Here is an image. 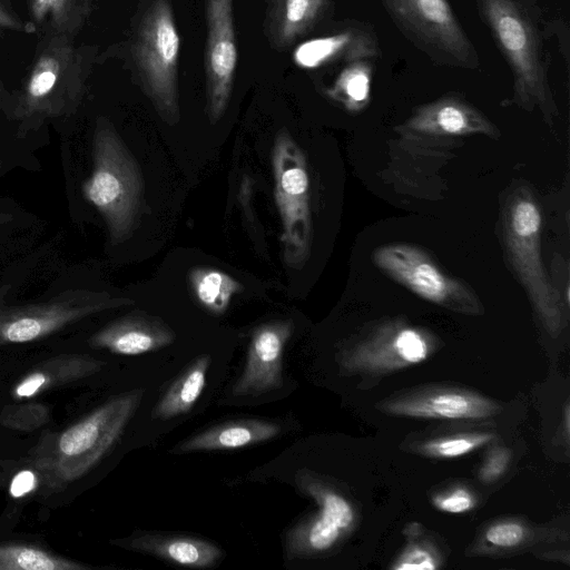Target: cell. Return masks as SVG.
I'll return each instance as SVG.
<instances>
[{"label":"cell","instance_id":"obj_1","mask_svg":"<svg viewBox=\"0 0 570 570\" xmlns=\"http://www.w3.org/2000/svg\"><path fill=\"white\" fill-rule=\"evenodd\" d=\"M481 20L489 28L513 76V101L538 108L547 121L558 114L549 83L550 57L544 41L543 16L535 0H476Z\"/></svg>","mask_w":570,"mask_h":570},{"label":"cell","instance_id":"obj_2","mask_svg":"<svg viewBox=\"0 0 570 570\" xmlns=\"http://www.w3.org/2000/svg\"><path fill=\"white\" fill-rule=\"evenodd\" d=\"M142 396V389L114 395L40 445L33 464L43 473L47 488L61 490L96 466L120 439Z\"/></svg>","mask_w":570,"mask_h":570},{"label":"cell","instance_id":"obj_3","mask_svg":"<svg viewBox=\"0 0 570 570\" xmlns=\"http://www.w3.org/2000/svg\"><path fill=\"white\" fill-rule=\"evenodd\" d=\"M97 51V46L77 45L69 36H43L12 104L16 118L37 120L73 111L85 94Z\"/></svg>","mask_w":570,"mask_h":570},{"label":"cell","instance_id":"obj_4","mask_svg":"<svg viewBox=\"0 0 570 570\" xmlns=\"http://www.w3.org/2000/svg\"><path fill=\"white\" fill-rule=\"evenodd\" d=\"M82 194L104 218L112 245L132 233L141 210L139 167L112 124L100 117L92 138V169Z\"/></svg>","mask_w":570,"mask_h":570},{"label":"cell","instance_id":"obj_5","mask_svg":"<svg viewBox=\"0 0 570 570\" xmlns=\"http://www.w3.org/2000/svg\"><path fill=\"white\" fill-rule=\"evenodd\" d=\"M180 37L168 0H154L136 30L131 58L140 83L164 121L179 118L177 66Z\"/></svg>","mask_w":570,"mask_h":570},{"label":"cell","instance_id":"obj_6","mask_svg":"<svg viewBox=\"0 0 570 570\" xmlns=\"http://www.w3.org/2000/svg\"><path fill=\"white\" fill-rule=\"evenodd\" d=\"M402 35L434 63L476 69L478 52L448 0H380Z\"/></svg>","mask_w":570,"mask_h":570},{"label":"cell","instance_id":"obj_7","mask_svg":"<svg viewBox=\"0 0 570 570\" xmlns=\"http://www.w3.org/2000/svg\"><path fill=\"white\" fill-rule=\"evenodd\" d=\"M541 213L531 197L522 193L510 200L503 218L509 258L546 328L557 333L564 324V309L541 262Z\"/></svg>","mask_w":570,"mask_h":570},{"label":"cell","instance_id":"obj_8","mask_svg":"<svg viewBox=\"0 0 570 570\" xmlns=\"http://www.w3.org/2000/svg\"><path fill=\"white\" fill-rule=\"evenodd\" d=\"M272 164L283 226L284 261L292 268H301L309 256L312 243L309 179L305 156L285 129L276 135Z\"/></svg>","mask_w":570,"mask_h":570},{"label":"cell","instance_id":"obj_9","mask_svg":"<svg viewBox=\"0 0 570 570\" xmlns=\"http://www.w3.org/2000/svg\"><path fill=\"white\" fill-rule=\"evenodd\" d=\"M131 304L130 298L87 289H68L41 303L0 304V345L39 341L94 314Z\"/></svg>","mask_w":570,"mask_h":570},{"label":"cell","instance_id":"obj_10","mask_svg":"<svg viewBox=\"0 0 570 570\" xmlns=\"http://www.w3.org/2000/svg\"><path fill=\"white\" fill-rule=\"evenodd\" d=\"M372 258L381 271L421 298L460 313H481L482 305L474 292L446 275L419 247L389 244L376 248Z\"/></svg>","mask_w":570,"mask_h":570},{"label":"cell","instance_id":"obj_11","mask_svg":"<svg viewBox=\"0 0 570 570\" xmlns=\"http://www.w3.org/2000/svg\"><path fill=\"white\" fill-rule=\"evenodd\" d=\"M295 482L301 491L315 500L318 511L287 531L286 560L309 558L332 550L356 521V512L350 500L317 474L299 470Z\"/></svg>","mask_w":570,"mask_h":570},{"label":"cell","instance_id":"obj_12","mask_svg":"<svg viewBox=\"0 0 570 570\" xmlns=\"http://www.w3.org/2000/svg\"><path fill=\"white\" fill-rule=\"evenodd\" d=\"M434 346L428 332L391 322L347 347L340 357V366L348 374H386L424 362Z\"/></svg>","mask_w":570,"mask_h":570},{"label":"cell","instance_id":"obj_13","mask_svg":"<svg viewBox=\"0 0 570 570\" xmlns=\"http://www.w3.org/2000/svg\"><path fill=\"white\" fill-rule=\"evenodd\" d=\"M206 22L207 112L216 122L228 106L237 65L233 0H206Z\"/></svg>","mask_w":570,"mask_h":570},{"label":"cell","instance_id":"obj_14","mask_svg":"<svg viewBox=\"0 0 570 570\" xmlns=\"http://www.w3.org/2000/svg\"><path fill=\"white\" fill-rule=\"evenodd\" d=\"M381 411L404 417L435 420H484L501 410L491 399L476 392L432 386L412 390L382 401Z\"/></svg>","mask_w":570,"mask_h":570},{"label":"cell","instance_id":"obj_15","mask_svg":"<svg viewBox=\"0 0 570 570\" xmlns=\"http://www.w3.org/2000/svg\"><path fill=\"white\" fill-rule=\"evenodd\" d=\"M293 332L292 320L271 321L253 331L244 370L230 389L233 396H258L283 385V352Z\"/></svg>","mask_w":570,"mask_h":570},{"label":"cell","instance_id":"obj_16","mask_svg":"<svg viewBox=\"0 0 570 570\" xmlns=\"http://www.w3.org/2000/svg\"><path fill=\"white\" fill-rule=\"evenodd\" d=\"M401 134L415 141L492 135L495 127L475 107L456 96H444L419 107L401 126Z\"/></svg>","mask_w":570,"mask_h":570},{"label":"cell","instance_id":"obj_17","mask_svg":"<svg viewBox=\"0 0 570 570\" xmlns=\"http://www.w3.org/2000/svg\"><path fill=\"white\" fill-rule=\"evenodd\" d=\"M176 334L163 320L134 312L110 322L88 340L92 348L119 355H140L170 345Z\"/></svg>","mask_w":570,"mask_h":570},{"label":"cell","instance_id":"obj_18","mask_svg":"<svg viewBox=\"0 0 570 570\" xmlns=\"http://www.w3.org/2000/svg\"><path fill=\"white\" fill-rule=\"evenodd\" d=\"M112 544L193 569L215 567L224 556L223 550L210 541L175 533L136 531Z\"/></svg>","mask_w":570,"mask_h":570},{"label":"cell","instance_id":"obj_19","mask_svg":"<svg viewBox=\"0 0 570 570\" xmlns=\"http://www.w3.org/2000/svg\"><path fill=\"white\" fill-rule=\"evenodd\" d=\"M106 363L87 354H60L29 370L12 387L16 400H30L52 389L91 376Z\"/></svg>","mask_w":570,"mask_h":570},{"label":"cell","instance_id":"obj_20","mask_svg":"<svg viewBox=\"0 0 570 570\" xmlns=\"http://www.w3.org/2000/svg\"><path fill=\"white\" fill-rule=\"evenodd\" d=\"M282 428L261 419H243L214 425L178 443L173 452L232 450L258 444L276 438Z\"/></svg>","mask_w":570,"mask_h":570},{"label":"cell","instance_id":"obj_21","mask_svg":"<svg viewBox=\"0 0 570 570\" xmlns=\"http://www.w3.org/2000/svg\"><path fill=\"white\" fill-rule=\"evenodd\" d=\"M376 52L375 39L363 30H355L304 42L295 49L293 58L302 68H315L338 57L353 61L368 59Z\"/></svg>","mask_w":570,"mask_h":570},{"label":"cell","instance_id":"obj_22","mask_svg":"<svg viewBox=\"0 0 570 570\" xmlns=\"http://www.w3.org/2000/svg\"><path fill=\"white\" fill-rule=\"evenodd\" d=\"M94 0H29L30 23L43 36L76 38L92 10Z\"/></svg>","mask_w":570,"mask_h":570},{"label":"cell","instance_id":"obj_23","mask_svg":"<svg viewBox=\"0 0 570 570\" xmlns=\"http://www.w3.org/2000/svg\"><path fill=\"white\" fill-rule=\"evenodd\" d=\"M210 362L212 357L208 354L196 357L154 406L151 417L169 420L188 413L203 393Z\"/></svg>","mask_w":570,"mask_h":570},{"label":"cell","instance_id":"obj_24","mask_svg":"<svg viewBox=\"0 0 570 570\" xmlns=\"http://www.w3.org/2000/svg\"><path fill=\"white\" fill-rule=\"evenodd\" d=\"M326 4L327 0H275L269 27L273 43L292 45L313 27Z\"/></svg>","mask_w":570,"mask_h":570},{"label":"cell","instance_id":"obj_25","mask_svg":"<svg viewBox=\"0 0 570 570\" xmlns=\"http://www.w3.org/2000/svg\"><path fill=\"white\" fill-rule=\"evenodd\" d=\"M188 279L196 301L214 315L224 314L243 285L227 273L212 267H194Z\"/></svg>","mask_w":570,"mask_h":570},{"label":"cell","instance_id":"obj_26","mask_svg":"<svg viewBox=\"0 0 570 570\" xmlns=\"http://www.w3.org/2000/svg\"><path fill=\"white\" fill-rule=\"evenodd\" d=\"M90 566L27 543L0 544V570H87Z\"/></svg>","mask_w":570,"mask_h":570},{"label":"cell","instance_id":"obj_27","mask_svg":"<svg viewBox=\"0 0 570 570\" xmlns=\"http://www.w3.org/2000/svg\"><path fill=\"white\" fill-rule=\"evenodd\" d=\"M372 70V63L367 59L348 61L327 89L328 97L348 110H360L370 98Z\"/></svg>","mask_w":570,"mask_h":570},{"label":"cell","instance_id":"obj_28","mask_svg":"<svg viewBox=\"0 0 570 570\" xmlns=\"http://www.w3.org/2000/svg\"><path fill=\"white\" fill-rule=\"evenodd\" d=\"M495 435L489 432H461L421 441L414 450L433 459L459 458L491 443Z\"/></svg>","mask_w":570,"mask_h":570},{"label":"cell","instance_id":"obj_29","mask_svg":"<svg viewBox=\"0 0 570 570\" xmlns=\"http://www.w3.org/2000/svg\"><path fill=\"white\" fill-rule=\"evenodd\" d=\"M530 535L529 528L514 519L495 521L483 532L487 544L500 551H510L523 546Z\"/></svg>","mask_w":570,"mask_h":570},{"label":"cell","instance_id":"obj_30","mask_svg":"<svg viewBox=\"0 0 570 570\" xmlns=\"http://www.w3.org/2000/svg\"><path fill=\"white\" fill-rule=\"evenodd\" d=\"M442 560L433 546L411 541L391 564L394 570H435Z\"/></svg>","mask_w":570,"mask_h":570},{"label":"cell","instance_id":"obj_31","mask_svg":"<svg viewBox=\"0 0 570 570\" xmlns=\"http://www.w3.org/2000/svg\"><path fill=\"white\" fill-rule=\"evenodd\" d=\"M47 410L43 405L31 403L6 407L0 421L12 429L32 430L42 425L47 420Z\"/></svg>","mask_w":570,"mask_h":570},{"label":"cell","instance_id":"obj_32","mask_svg":"<svg viewBox=\"0 0 570 570\" xmlns=\"http://www.w3.org/2000/svg\"><path fill=\"white\" fill-rule=\"evenodd\" d=\"M478 499L468 488L455 485L433 495L435 509L446 513H465L475 508Z\"/></svg>","mask_w":570,"mask_h":570},{"label":"cell","instance_id":"obj_33","mask_svg":"<svg viewBox=\"0 0 570 570\" xmlns=\"http://www.w3.org/2000/svg\"><path fill=\"white\" fill-rule=\"evenodd\" d=\"M511 460V451L504 446H493L487 454L480 470L479 479L483 483L498 481L508 470Z\"/></svg>","mask_w":570,"mask_h":570},{"label":"cell","instance_id":"obj_34","mask_svg":"<svg viewBox=\"0 0 570 570\" xmlns=\"http://www.w3.org/2000/svg\"><path fill=\"white\" fill-rule=\"evenodd\" d=\"M41 480L46 484L43 473L36 465L35 469L20 470L12 476L10 481L9 493L13 499L24 498L38 490Z\"/></svg>","mask_w":570,"mask_h":570},{"label":"cell","instance_id":"obj_35","mask_svg":"<svg viewBox=\"0 0 570 570\" xmlns=\"http://www.w3.org/2000/svg\"><path fill=\"white\" fill-rule=\"evenodd\" d=\"M553 271V281L551 282L552 287L558 297V291L561 287L560 292V302L562 308L566 311L569 308V276H568V264L564 262L563 257L556 256L553 263L551 264ZM559 299V298H558Z\"/></svg>","mask_w":570,"mask_h":570},{"label":"cell","instance_id":"obj_36","mask_svg":"<svg viewBox=\"0 0 570 570\" xmlns=\"http://www.w3.org/2000/svg\"><path fill=\"white\" fill-rule=\"evenodd\" d=\"M0 28L27 33L36 32L33 26L23 21L14 11L10 0H0Z\"/></svg>","mask_w":570,"mask_h":570},{"label":"cell","instance_id":"obj_37","mask_svg":"<svg viewBox=\"0 0 570 570\" xmlns=\"http://www.w3.org/2000/svg\"><path fill=\"white\" fill-rule=\"evenodd\" d=\"M10 219L11 216L9 214L0 212V225L8 223Z\"/></svg>","mask_w":570,"mask_h":570},{"label":"cell","instance_id":"obj_38","mask_svg":"<svg viewBox=\"0 0 570 570\" xmlns=\"http://www.w3.org/2000/svg\"><path fill=\"white\" fill-rule=\"evenodd\" d=\"M6 98H7L6 88L2 83V81L0 80V102L3 101Z\"/></svg>","mask_w":570,"mask_h":570}]
</instances>
